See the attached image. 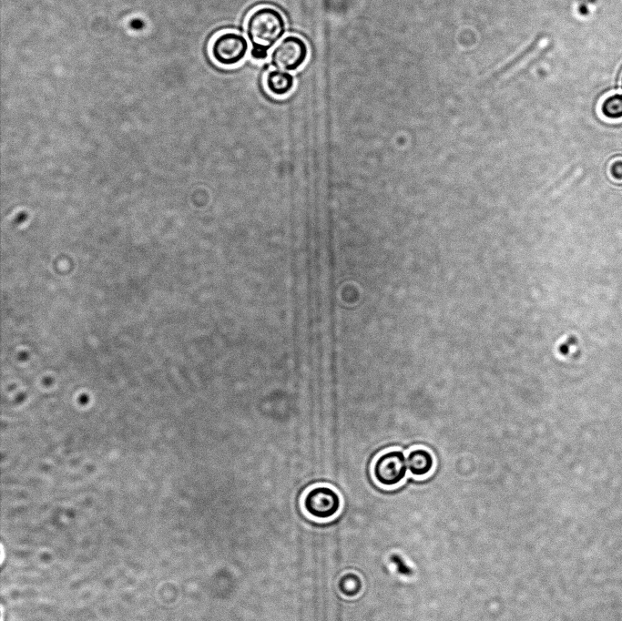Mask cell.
Returning a JSON list of instances; mask_svg holds the SVG:
<instances>
[{
    "instance_id": "8fae6325",
    "label": "cell",
    "mask_w": 622,
    "mask_h": 621,
    "mask_svg": "<svg viewBox=\"0 0 622 621\" xmlns=\"http://www.w3.org/2000/svg\"><path fill=\"white\" fill-rule=\"evenodd\" d=\"M621 89H622V76H621Z\"/></svg>"
},
{
    "instance_id": "5b68a950",
    "label": "cell",
    "mask_w": 622,
    "mask_h": 621,
    "mask_svg": "<svg viewBox=\"0 0 622 621\" xmlns=\"http://www.w3.org/2000/svg\"><path fill=\"white\" fill-rule=\"evenodd\" d=\"M407 462L401 451H390L380 455L374 463L373 475L376 481L386 486L399 484L405 476Z\"/></svg>"
},
{
    "instance_id": "8992f818",
    "label": "cell",
    "mask_w": 622,
    "mask_h": 621,
    "mask_svg": "<svg viewBox=\"0 0 622 621\" xmlns=\"http://www.w3.org/2000/svg\"><path fill=\"white\" fill-rule=\"evenodd\" d=\"M303 505L306 512L314 518L328 519L337 514L341 500L333 489L318 486L306 494Z\"/></svg>"
},
{
    "instance_id": "3957f363",
    "label": "cell",
    "mask_w": 622,
    "mask_h": 621,
    "mask_svg": "<svg viewBox=\"0 0 622 621\" xmlns=\"http://www.w3.org/2000/svg\"><path fill=\"white\" fill-rule=\"evenodd\" d=\"M248 41L235 32H224L217 36L210 45L212 59L222 66H233L247 55Z\"/></svg>"
},
{
    "instance_id": "9c48e42d",
    "label": "cell",
    "mask_w": 622,
    "mask_h": 621,
    "mask_svg": "<svg viewBox=\"0 0 622 621\" xmlns=\"http://www.w3.org/2000/svg\"><path fill=\"white\" fill-rule=\"evenodd\" d=\"M600 110L603 116L610 119L622 117V95L615 94L607 97L601 103Z\"/></svg>"
},
{
    "instance_id": "30bf717a",
    "label": "cell",
    "mask_w": 622,
    "mask_h": 621,
    "mask_svg": "<svg viewBox=\"0 0 622 621\" xmlns=\"http://www.w3.org/2000/svg\"><path fill=\"white\" fill-rule=\"evenodd\" d=\"M391 560L396 565L397 570L400 574L404 575H410L412 574V569L404 563L403 559L398 555H393Z\"/></svg>"
},
{
    "instance_id": "52a82bcc",
    "label": "cell",
    "mask_w": 622,
    "mask_h": 621,
    "mask_svg": "<svg viewBox=\"0 0 622 621\" xmlns=\"http://www.w3.org/2000/svg\"><path fill=\"white\" fill-rule=\"evenodd\" d=\"M266 87L269 92L275 97L288 95L294 87V77L290 72L271 70L266 75Z\"/></svg>"
},
{
    "instance_id": "6da1fadb",
    "label": "cell",
    "mask_w": 622,
    "mask_h": 621,
    "mask_svg": "<svg viewBox=\"0 0 622 621\" xmlns=\"http://www.w3.org/2000/svg\"><path fill=\"white\" fill-rule=\"evenodd\" d=\"M285 31L286 22L279 10L268 5L254 9L246 22L252 57L257 60L265 59L269 50L282 37Z\"/></svg>"
},
{
    "instance_id": "7a4b0ae2",
    "label": "cell",
    "mask_w": 622,
    "mask_h": 621,
    "mask_svg": "<svg viewBox=\"0 0 622 621\" xmlns=\"http://www.w3.org/2000/svg\"><path fill=\"white\" fill-rule=\"evenodd\" d=\"M309 49L306 42L300 36H285L272 50L270 63L278 70L291 72L300 68L306 61Z\"/></svg>"
},
{
    "instance_id": "ba28073f",
    "label": "cell",
    "mask_w": 622,
    "mask_h": 621,
    "mask_svg": "<svg viewBox=\"0 0 622 621\" xmlns=\"http://www.w3.org/2000/svg\"><path fill=\"white\" fill-rule=\"evenodd\" d=\"M406 462L411 473L416 476L427 474L433 466V455L424 449H415L410 452Z\"/></svg>"
},
{
    "instance_id": "277c9868",
    "label": "cell",
    "mask_w": 622,
    "mask_h": 621,
    "mask_svg": "<svg viewBox=\"0 0 622 621\" xmlns=\"http://www.w3.org/2000/svg\"><path fill=\"white\" fill-rule=\"evenodd\" d=\"M543 38L544 36L538 33L522 50L495 70L493 77H510L527 70L543 55Z\"/></svg>"
}]
</instances>
